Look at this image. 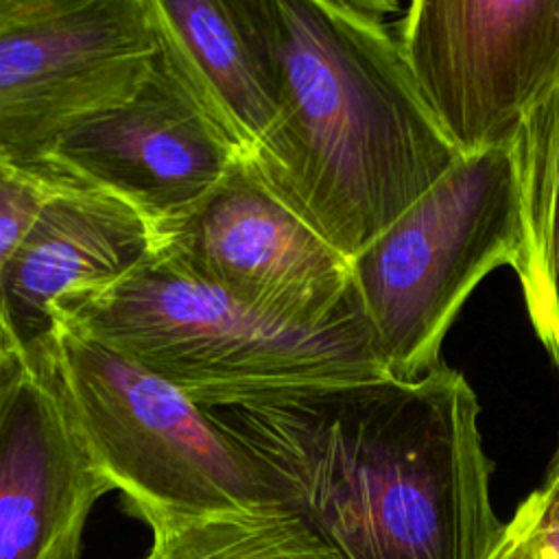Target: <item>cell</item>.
Returning <instances> with one entry per match:
<instances>
[{
    "label": "cell",
    "instance_id": "1",
    "mask_svg": "<svg viewBox=\"0 0 559 559\" xmlns=\"http://www.w3.org/2000/svg\"><path fill=\"white\" fill-rule=\"evenodd\" d=\"M203 411L345 559H489L498 542L480 404L443 362Z\"/></svg>",
    "mask_w": 559,
    "mask_h": 559
},
{
    "label": "cell",
    "instance_id": "2",
    "mask_svg": "<svg viewBox=\"0 0 559 559\" xmlns=\"http://www.w3.org/2000/svg\"><path fill=\"white\" fill-rule=\"evenodd\" d=\"M266 52L275 122L247 157L352 260L461 157L411 79L389 4L245 0Z\"/></svg>",
    "mask_w": 559,
    "mask_h": 559
},
{
    "label": "cell",
    "instance_id": "3",
    "mask_svg": "<svg viewBox=\"0 0 559 559\" xmlns=\"http://www.w3.org/2000/svg\"><path fill=\"white\" fill-rule=\"evenodd\" d=\"M175 384L201 408L384 378L367 314L299 323L214 288L159 253L52 314Z\"/></svg>",
    "mask_w": 559,
    "mask_h": 559
},
{
    "label": "cell",
    "instance_id": "4",
    "mask_svg": "<svg viewBox=\"0 0 559 559\" xmlns=\"http://www.w3.org/2000/svg\"><path fill=\"white\" fill-rule=\"evenodd\" d=\"M26 356L46 373L94 465L142 522L280 502L197 402L116 347L55 321Z\"/></svg>",
    "mask_w": 559,
    "mask_h": 559
},
{
    "label": "cell",
    "instance_id": "5",
    "mask_svg": "<svg viewBox=\"0 0 559 559\" xmlns=\"http://www.w3.org/2000/svg\"><path fill=\"white\" fill-rule=\"evenodd\" d=\"M522 203L513 146L459 157L413 205L349 260L384 373L417 380L472 290L515 266Z\"/></svg>",
    "mask_w": 559,
    "mask_h": 559
},
{
    "label": "cell",
    "instance_id": "6",
    "mask_svg": "<svg viewBox=\"0 0 559 559\" xmlns=\"http://www.w3.org/2000/svg\"><path fill=\"white\" fill-rule=\"evenodd\" d=\"M157 52L148 0H28L0 22V166L35 173L68 131L129 100Z\"/></svg>",
    "mask_w": 559,
    "mask_h": 559
},
{
    "label": "cell",
    "instance_id": "7",
    "mask_svg": "<svg viewBox=\"0 0 559 559\" xmlns=\"http://www.w3.org/2000/svg\"><path fill=\"white\" fill-rule=\"evenodd\" d=\"M395 31L419 98L461 157L513 146L559 87V0H417Z\"/></svg>",
    "mask_w": 559,
    "mask_h": 559
},
{
    "label": "cell",
    "instance_id": "8",
    "mask_svg": "<svg viewBox=\"0 0 559 559\" xmlns=\"http://www.w3.org/2000/svg\"><path fill=\"white\" fill-rule=\"evenodd\" d=\"M155 253L288 321L319 325L365 314L349 260L247 157L188 218L159 236Z\"/></svg>",
    "mask_w": 559,
    "mask_h": 559
},
{
    "label": "cell",
    "instance_id": "9",
    "mask_svg": "<svg viewBox=\"0 0 559 559\" xmlns=\"http://www.w3.org/2000/svg\"><path fill=\"white\" fill-rule=\"evenodd\" d=\"M240 157L159 50L129 100L68 131L31 177L118 197L159 240L221 186Z\"/></svg>",
    "mask_w": 559,
    "mask_h": 559
},
{
    "label": "cell",
    "instance_id": "10",
    "mask_svg": "<svg viewBox=\"0 0 559 559\" xmlns=\"http://www.w3.org/2000/svg\"><path fill=\"white\" fill-rule=\"evenodd\" d=\"M109 491L46 373L22 356L0 386V559H79Z\"/></svg>",
    "mask_w": 559,
    "mask_h": 559
},
{
    "label": "cell",
    "instance_id": "11",
    "mask_svg": "<svg viewBox=\"0 0 559 559\" xmlns=\"http://www.w3.org/2000/svg\"><path fill=\"white\" fill-rule=\"evenodd\" d=\"M46 188L0 277V308L24 354L50 336L57 308L118 284L157 251L155 231L118 197Z\"/></svg>",
    "mask_w": 559,
    "mask_h": 559
},
{
    "label": "cell",
    "instance_id": "12",
    "mask_svg": "<svg viewBox=\"0 0 559 559\" xmlns=\"http://www.w3.org/2000/svg\"><path fill=\"white\" fill-rule=\"evenodd\" d=\"M159 50L234 142L253 157L275 122L271 70L245 0H148Z\"/></svg>",
    "mask_w": 559,
    "mask_h": 559
},
{
    "label": "cell",
    "instance_id": "13",
    "mask_svg": "<svg viewBox=\"0 0 559 559\" xmlns=\"http://www.w3.org/2000/svg\"><path fill=\"white\" fill-rule=\"evenodd\" d=\"M522 247L513 266L531 325L559 365V87L528 116L515 144Z\"/></svg>",
    "mask_w": 559,
    "mask_h": 559
},
{
    "label": "cell",
    "instance_id": "14",
    "mask_svg": "<svg viewBox=\"0 0 559 559\" xmlns=\"http://www.w3.org/2000/svg\"><path fill=\"white\" fill-rule=\"evenodd\" d=\"M144 559H345L299 511L282 502L207 515L148 518Z\"/></svg>",
    "mask_w": 559,
    "mask_h": 559
},
{
    "label": "cell",
    "instance_id": "15",
    "mask_svg": "<svg viewBox=\"0 0 559 559\" xmlns=\"http://www.w3.org/2000/svg\"><path fill=\"white\" fill-rule=\"evenodd\" d=\"M489 559H559V515L528 493L502 522Z\"/></svg>",
    "mask_w": 559,
    "mask_h": 559
},
{
    "label": "cell",
    "instance_id": "16",
    "mask_svg": "<svg viewBox=\"0 0 559 559\" xmlns=\"http://www.w3.org/2000/svg\"><path fill=\"white\" fill-rule=\"evenodd\" d=\"M48 188L39 179L11 173L0 179V277L35 221Z\"/></svg>",
    "mask_w": 559,
    "mask_h": 559
},
{
    "label": "cell",
    "instance_id": "17",
    "mask_svg": "<svg viewBox=\"0 0 559 559\" xmlns=\"http://www.w3.org/2000/svg\"><path fill=\"white\" fill-rule=\"evenodd\" d=\"M531 496L548 511L559 515V443L557 450L546 467V476L537 489L531 491Z\"/></svg>",
    "mask_w": 559,
    "mask_h": 559
},
{
    "label": "cell",
    "instance_id": "18",
    "mask_svg": "<svg viewBox=\"0 0 559 559\" xmlns=\"http://www.w3.org/2000/svg\"><path fill=\"white\" fill-rule=\"evenodd\" d=\"M22 356H26V354L22 352V347H20V343H17V338H15L11 325H9V321H7V317L0 308V386H2L4 378L9 376V371L13 369V365Z\"/></svg>",
    "mask_w": 559,
    "mask_h": 559
},
{
    "label": "cell",
    "instance_id": "19",
    "mask_svg": "<svg viewBox=\"0 0 559 559\" xmlns=\"http://www.w3.org/2000/svg\"><path fill=\"white\" fill-rule=\"evenodd\" d=\"M26 4H28V0H0V22L20 13Z\"/></svg>",
    "mask_w": 559,
    "mask_h": 559
},
{
    "label": "cell",
    "instance_id": "20",
    "mask_svg": "<svg viewBox=\"0 0 559 559\" xmlns=\"http://www.w3.org/2000/svg\"><path fill=\"white\" fill-rule=\"evenodd\" d=\"M7 175H11V170H4V168H2V166H0V179H4V177H7Z\"/></svg>",
    "mask_w": 559,
    "mask_h": 559
}]
</instances>
